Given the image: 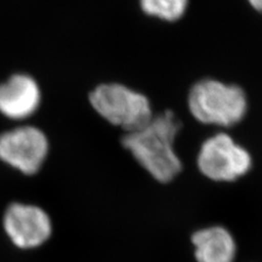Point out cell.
Wrapping results in <instances>:
<instances>
[{
    "label": "cell",
    "instance_id": "1",
    "mask_svg": "<svg viewBox=\"0 0 262 262\" xmlns=\"http://www.w3.org/2000/svg\"><path fill=\"white\" fill-rule=\"evenodd\" d=\"M182 129L176 114L165 111L122 138V145L147 174L162 184L170 183L183 169L175 151V141Z\"/></svg>",
    "mask_w": 262,
    "mask_h": 262
},
{
    "label": "cell",
    "instance_id": "2",
    "mask_svg": "<svg viewBox=\"0 0 262 262\" xmlns=\"http://www.w3.org/2000/svg\"><path fill=\"white\" fill-rule=\"evenodd\" d=\"M191 116L203 125L231 128L245 118L248 100L244 90L217 79H202L191 86L187 98Z\"/></svg>",
    "mask_w": 262,
    "mask_h": 262
},
{
    "label": "cell",
    "instance_id": "3",
    "mask_svg": "<svg viewBox=\"0 0 262 262\" xmlns=\"http://www.w3.org/2000/svg\"><path fill=\"white\" fill-rule=\"evenodd\" d=\"M89 102L98 116L126 134L141 128L154 116L146 95L118 82L95 86L89 95Z\"/></svg>",
    "mask_w": 262,
    "mask_h": 262
},
{
    "label": "cell",
    "instance_id": "4",
    "mask_svg": "<svg viewBox=\"0 0 262 262\" xmlns=\"http://www.w3.org/2000/svg\"><path fill=\"white\" fill-rule=\"evenodd\" d=\"M200 173L212 182L232 183L249 173L252 158L247 149L226 133H219L204 141L196 157Z\"/></svg>",
    "mask_w": 262,
    "mask_h": 262
},
{
    "label": "cell",
    "instance_id": "5",
    "mask_svg": "<svg viewBox=\"0 0 262 262\" xmlns=\"http://www.w3.org/2000/svg\"><path fill=\"white\" fill-rule=\"evenodd\" d=\"M48 137L33 125L22 124L0 134V161L26 176H34L48 158Z\"/></svg>",
    "mask_w": 262,
    "mask_h": 262
},
{
    "label": "cell",
    "instance_id": "6",
    "mask_svg": "<svg viewBox=\"0 0 262 262\" xmlns=\"http://www.w3.org/2000/svg\"><path fill=\"white\" fill-rule=\"evenodd\" d=\"M3 228L10 243L21 250H33L52 238L54 224L48 212L34 203L14 201L7 206Z\"/></svg>",
    "mask_w": 262,
    "mask_h": 262
},
{
    "label": "cell",
    "instance_id": "7",
    "mask_svg": "<svg viewBox=\"0 0 262 262\" xmlns=\"http://www.w3.org/2000/svg\"><path fill=\"white\" fill-rule=\"evenodd\" d=\"M42 104L38 82L27 73H14L0 83V115L23 122L34 116Z\"/></svg>",
    "mask_w": 262,
    "mask_h": 262
},
{
    "label": "cell",
    "instance_id": "8",
    "mask_svg": "<svg viewBox=\"0 0 262 262\" xmlns=\"http://www.w3.org/2000/svg\"><path fill=\"white\" fill-rule=\"evenodd\" d=\"M196 262H234L237 245L234 236L223 226L201 228L191 236Z\"/></svg>",
    "mask_w": 262,
    "mask_h": 262
},
{
    "label": "cell",
    "instance_id": "9",
    "mask_svg": "<svg viewBox=\"0 0 262 262\" xmlns=\"http://www.w3.org/2000/svg\"><path fill=\"white\" fill-rule=\"evenodd\" d=\"M189 0H139L141 10L151 18L176 22L185 15Z\"/></svg>",
    "mask_w": 262,
    "mask_h": 262
},
{
    "label": "cell",
    "instance_id": "10",
    "mask_svg": "<svg viewBox=\"0 0 262 262\" xmlns=\"http://www.w3.org/2000/svg\"><path fill=\"white\" fill-rule=\"evenodd\" d=\"M252 9L262 14V0H247Z\"/></svg>",
    "mask_w": 262,
    "mask_h": 262
}]
</instances>
